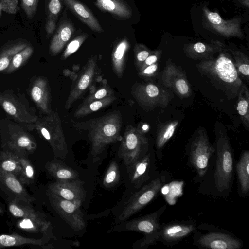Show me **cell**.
<instances>
[{"label":"cell","mask_w":249,"mask_h":249,"mask_svg":"<svg viewBox=\"0 0 249 249\" xmlns=\"http://www.w3.org/2000/svg\"><path fill=\"white\" fill-rule=\"evenodd\" d=\"M21 170L18 179L25 185L32 183L35 178V170L31 162L26 157H20Z\"/></svg>","instance_id":"obj_39"},{"label":"cell","mask_w":249,"mask_h":249,"mask_svg":"<svg viewBox=\"0 0 249 249\" xmlns=\"http://www.w3.org/2000/svg\"><path fill=\"white\" fill-rule=\"evenodd\" d=\"M236 171L239 182V190L244 196L249 191V152L243 151L236 165Z\"/></svg>","instance_id":"obj_29"},{"label":"cell","mask_w":249,"mask_h":249,"mask_svg":"<svg viewBox=\"0 0 249 249\" xmlns=\"http://www.w3.org/2000/svg\"><path fill=\"white\" fill-rule=\"evenodd\" d=\"M161 53V50L158 49L151 51L150 54L143 62L138 71L149 65L158 62V61L160 60V58Z\"/></svg>","instance_id":"obj_46"},{"label":"cell","mask_w":249,"mask_h":249,"mask_svg":"<svg viewBox=\"0 0 249 249\" xmlns=\"http://www.w3.org/2000/svg\"><path fill=\"white\" fill-rule=\"evenodd\" d=\"M160 78L163 86L178 96L184 98L191 95V86L185 73L171 61H167Z\"/></svg>","instance_id":"obj_13"},{"label":"cell","mask_w":249,"mask_h":249,"mask_svg":"<svg viewBox=\"0 0 249 249\" xmlns=\"http://www.w3.org/2000/svg\"><path fill=\"white\" fill-rule=\"evenodd\" d=\"M130 44L126 37L120 40L114 48L112 54V66L114 72L119 78L123 75L126 56Z\"/></svg>","instance_id":"obj_27"},{"label":"cell","mask_w":249,"mask_h":249,"mask_svg":"<svg viewBox=\"0 0 249 249\" xmlns=\"http://www.w3.org/2000/svg\"><path fill=\"white\" fill-rule=\"evenodd\" d=\"M116 99L115 97L111 95L89 103H82L75 110L74 116L75 117H82L97 111L108 106L113 103Z\"/></svg>","instance_id":"obj_33"},{"label":"cell","mask_w":249,"mask_h":249,"mask_svg":"<svg viewBox=\"0 0 249 249\" xmlns=\"http://www.w3.org/2000/svg\"><path fill=\"white\" fill-rule=\"evenodd\" d=\"M214 151L206 131L203 128L198 130L191 141L188 157L190 163L199 176L203 177L206 174L210 159Z\"/></svg>","instance_id":"obj_8"},{"label":"cell","mask_w":249,"mask_h":249,"mask_svg":"<svg viewBox=\"0 0 249 249\" xmlns=\"http://www.w3.org/2000/svg\"><path fill=\"white\" fill-rule=\"evenodd\" d=\"M240 2L243 5L246 6L247 7H249V0H239Z\"/></svg>","instance_id":"obj_50"},{"label":"cell","mask_w":249,"mask_h":249,"mask_svg":"<svg viewBox=\"0 0 249 249\" xmlns=\"http://www.w3.org/2000/svg\"><path fill=\"white\" fill-rule=\"evenodd\" d=\"M2 10V5H1V4L0 3V17L1 16Z\"/></svg>","instance_id":"obj_51"},{"label":"cell","mask_w":249,"mask_h":249,"mask_svg":"<svg viewBox=\"0 0 249 249\" xmlns=\"http://www.w3.org/2000/svg\"><path fill=\"white\" fill-rule=\"evenodd\" d=\"M178 124V121L170 120L162 123L159 125L156 138V147L158 159L160 158L162 149L173 136Z\"/></svg>","instance_id":"obj_30"},{"label":"cell","mask_w":249,"mask_h":249,"mask_svg":"<svg viewBox=\"0 0 249 249\" xmlns=\"http://www.w3.org/2000/svg\"><path fill=\"white\" fill-rule=\"evenodd\" d=\"M30 95L32 100L43 112L48 114L52 111L49 85L46 79L38 77L34 82Z\"/></svg>","instance_id":"obj_22"},{"label":"cell","mask_w":249,"mask_h":249,"mask_svg":"<svg viewBox=\"0 0 249 249\" xmlns=\"http://www.w3.org/2000/svg\"><path fill=\"white\" fill-rule=\"evenodd\" d=\"M8 136L6 145L8 150L20 157H26L33 153L36 148L34 138L19 126L8 125Z\"/></svg>","instance_id":"obj_15"},{"label":"cell","mask_w":249,"mask_h":249,"mask_svg":"<svg viewBox=\"0 0 249 249\" xmlns=\"http://www.w3.org/2000/svg\"><path fill=\"white\" fill-rule=\"evenodd\" d=\"M232 55L233 63L239 76L247 82L249 79V59L243 52L228 49Z\"/></svg>","instance_id":"obj_35"},{"label":"cell","mask_w":249,"mask_h":249,"mask_svg":"<svg viewBox=\"0 0 249 249\" xmlns=\"http://www.w3.org/2000/svg\"><path fill=\"white\" fill-rule=\"evenodd\" d=\"M56 29V21L55 20L47 18L45 25V30L48 36L52 35Z\"/></svg>","instance_id":"obj_49"},{"label":"cell","mask_w":249,"mask_h":249,"mask_svg":"<svg viewBox=\"0 0 249 249\" xmlns=\"http://www.w3.org/2000/svg\"><path fill=\"white\" fill-rule=\"evenodd\" d=\"M47 172L57 180L77 179L79 174L77 171L57 160L48 162L45 165Z\"/></svg>","instance_id":"obj_28"},{"label":"cell","mask_w":249,"mask_h":249,"mask_svg":"<svg viewBox=\"0 0 249 249\" xmlns=\"http://www.w3.org/2000/svg\"><path fill=\"white\" fill-rule=\"evenodd\" d=\"M0 182L14 196L15 199L31 203L34 198L26 191L23 184L13 174L0 168Z\"/></svg>","instance_id":"obj_24"},{"label":"cell","mask_w":249,"mask_h":249,"mask_svg":"<svg viewBox=\"0 0 249 249\" xmlns=\"http://www.w3.org/2000/svg\"><path fill=\"white\" fill-rule=\"evenodd\" d=\"M27 46V43L19 42L12 44L3 49L0 53V72L5 71L14 56Z\"/></svg>","instance_id":"obj_36"},{"label":"cell","mask_w":249,"mask_h":249,"mask_svg":"<svg viewBox=\"0 0 249 249\" xmlns=\"http://www.w3.org/2000/svg\"><path fill=\"white\" fill-rule=\"evenodd\" d=\"M166 208V205L148 214L133 219L124 226V229L142 233L143 237L135 243V248L147 249L158 242L160 224V219Z\"/></svg>","instance_id":"obj_5"},{"label":"cell","mask_w":249,"mask_h":249,"mask_svg":"<svg viewBox=\"0 0 249 249\" xmlns=\"http://www.w3.org/2000/svg\"><path fill=\"white\" fill-rule=\"evenodd\" d=\"M109 95H107V89L106 88H102L86 98L82 103L86 104L92 102L94 101L103 99Z\"/></svg>","instance_id":"obj_48"},{"label":"cell","mask_w":249,"mask_h":249,"mask_svg":"<svg viewBox=\"0 0 249 249\" xmlns=\"http://www.w3.org/2000/svg\"><path fill=\"white\" fill-rule=\"evenodd\" d=\"M196 230L192 220L174 221L160 224L158 241L167 246H173Z\"/></svg>","instance_id":"obj_14"},{"label":"cell","mask_w":249,"mask_h":249,"mask_svg":"<svg viewBox=\"0 0 249 249\" xmlns=\"http://www.w3.org/2000/svg\"><path fill=\"white\" fill-rule=\"evenodd\" d=\"M33 51V47L29 45L19 51L14 56L5 72L6 73H11L18 69L31 56Z\"/></svg>","instance_id":"obj_38"},{"label":"cell","mask_w":249,"mask_h":249,"mask_svg":"<svg viewBox=\"0 0 249 249\" xmlns=\"http://www.w3.org/2000/svg\"><path fill=\"white\" fill-rule=\"evenodd\" d=\"M64 4L80 21L97 33L104 32L91 11L77 0H64Z\"/></svg>","instance_id":"obj_21"},{"label":"cell","mask_w":249,"mask_h":249,"mask_svg":"<svg viewBox=\"0 0 249 249\" xmlns=\"http://www.w3.org/2000/svg\"><path fill=\"white\" fill-rule=\"evenodd\" d=\"M0 105L8 115L21 123H33L38 118L14 94L6 91L0 90Z\"/></svg>","instance_id":"obj_17"},{"label":"cell","mask_w":249,"mask_h":249,"mask_svg":"<svg viewBox=\"0 0 249 249\" xmlns=\"http://www.w3.org/2000/svg\"><path fill=\"white\" fill-rule=\"evenodd\" d=\"M83 184L78 179L57 180L49 184L47 192L81 205L86 196Z\"/></svg>","instance_id":"obj_16"},{"label":"cell","mask_w":249,"mask_h":249,"mask_svg":"<svg viewBox=\"0 0 249 249\" xmlns=\"http://www.w3.org/2000/svg\"><path fill=\"white\" fill-rule=\"evenodd\" d=\"M47 18L56 21L64 4V0H47Z\"/></svg>","instance_id":"obj_43"},{"label":"cell","mask_w":249,"mask_h":249,"mask_svg":"<svg viewBox=\"0 0 249 249\" xmlns=\"http://www.w3.org/2000/svg\"><path fill=\"white\" fill-rule=\"evenodd\" d=\"M96 56H92L88 60L83 71L71 89L64 107L69 109L72 105L80 98L91 83L96 68Z\"/></svg>","instance_id":"obj_18"},{"label":"cell","mask_w":249,"mask_h":249,"mask_svg":"<svg viewBox=\"0 0 249 249\" xmlns=\"http://www.w3.org/2000/svg\"><path fill=\"white\" fill-rule=\"evenodd\" d=\"M148 141L143 132L131 125L127 126L122 139L118 156L129 168L142 157Z\"/></svg>","instance_id":"obj_9"},{"label":"cell","mask_w":249,"mask_h":249,"mask_svg":"<svg viewBox=\"0 0 249 249\" xmlns=\"http://www.w3.org/2000/svg\"><path fill=\"white\" fill-rule=\"evenodd\" d=\"M159 62L149 65L138 71V75L143 78L149 79L155 76L158 72Z\"/></svg>","instance_id":"obj_45"},{"label":"cell","mask_w":249,"mask_h":249,"mask_svg":"<svg viewBox=\"0 0 249 249\" xmlns=\"http://www.w3.org/2000/svg\"><path fill=\"white\" fill-rule=\"evenodd\" d=\"M88 36L89 35L88 33H83L70 42L62 54V59H66L71 54L77 51L83 43H84L85 40L88 38Z\"/></svg>","instance_id":"obj_41"},{"label":"cell","mask_w":249,"mask_h":249,"mask_svg":"<svg viewBox=\"0 0 249 249\" xmlns=\"http://www.w3.org/2000/svg\"><path fill=\"white\" fill-rule=\"evenodd\" d=\"M39 0H21V6L30 19L35 16Z\"/></svg>","instance_id":"obj_44"},{"label":"cell","mask_w":249,"mask_h":249,"mask_svg":"<svg viewBox=\"0 0 249 249\" xmlns=\"http://www.w3.org/2000/svg\"><path fill=\"white\" fill-rule=\"evenodd\" d=\"M29 204L30 203L15 199L9 204V211L14 217L19 218L34 215L37 212Z\"/></svg>","instance_id":"obj_37"},{"label":"cell","mask_w":249,"mask_h":249,"mask_svg":"<svg viewBox=\"0 0 249 249\" xmlns=\"http://www.w3.org/2000/svg\"><path fill=\"white\" fill-rule=\"evenodd\" d=\"M151 153H147L140 157L128 168L129 179L136 188H139L148 181L152 170L155 168Z\"/></svg>","instance_id":"obj_19"},{"label":"cell","mask_w":249,"mask_h":249,"mask_svg":"<svg viewBox=\"0 0 249 249\" xmlns=\"http://www.w3.org/2000/svg\"><path fill=\"white\" fill-rule=\"evenodd\" d=\"M236 109L244 126L249 127V91L246 85L243 83L237 95Z\"/></svg>","instance_id":"obj_34"},{"label":"cell","mask_w":249,"mask_h":249,"mask_svg":"<svg viewBox=\"0 0 249 249\" xmlns=\"http://www.w3.org/2000/svg\"><path fill=\"white\" fill-rule=\"evenodd\" d=\"M3 213V210L2 209V208H1L0 207V214H2V213Z\"/></svg>","instance_id":"obj_52"},{"label":"cell","mask_w":249,"mask_h":249,"mask_svg":"<svg viewBox=\"0 0 249 249\" xmlns=\"http://www.w3.org/2000/svg\"><path fill=\"white\" fill-rule=\"evenodd\" d=\"M226 48L225 46L218 41H212L211 43L198 42L189 43L184 46L186 55L193 59L200 61L211 59L216 53Z\"/></svg>","instance_id":"obj_20"},{"label":"cell","mask_w":249,"mask_h":249,"mask_svg":"<svg viewBox=\"0 0 249 249\" xmlns=\"http://www.w3.org/2000/svg\"><path fill=\"white\" fill-rule=\"evenodd\" d=\"M165 175H159L148 183L142 186L126 203L119 220L124 221L147 206L154 199L166 182Z\"/></svg>","instance_id":"obj_6"},{"label":"cell","mask_w":249,"mask_h":249,"mask_svg":"<svg viewBox=\"0 0 249 249\" xmlns=\"http://www.w3.org/2000/svg\"><path fill=\"white\" fill-rule=\"evenodd\" d=\"M215 134L217 151L214 181L217 189L222 193L231 187L234 156L226 131L220 123L216 124Z\"/></svg>","instance_id":"obj_3"},{"label":"cell","mask_w":249,"mask_h":249,"mask_svg":"<svg viewBox=\"0 0 249 249\" xmlns=\"http://www.w3.org/2000/svg\"><path fill=\"white\" fill-rule=\"evenodd\" d=\"M47 195L52 207L71 228L78 231L85 228L83 213L80 209L81 205L49 192Z\"/></svg>","instance_id":"obj_10"},{"label":"cell","mask_w":249,"mask_h":249,"mask_svg":"<svg viewBox=\"0 0 249 249\" xmlns=\"http://www.w3.org/2000/svg\"><path fill=\"white\" fill-rule=\"evenodd\" d=\"M194 244L200 248L212 249H238L243 242L226 231H212L202 234L194 231Z\"/></svg>","instance_id":"obj_11"},{"label":"cell","mask_w":249,"mask_h":249,"mask_svg":"<svg viewBox=\"0 0 249 249\" xmlns=\"http://www.w3.org/2000/svg\"><path fill=\"white\" fill-rule=\"evenodd\" d=\"M50 226V222L43 218L39 213L20 218L17 223L19 229L30 233H46Z\"/></svg>","instance_id":"obj_26"},{"label":"cell","mask_w":249,"mask_h":249,"mask_svg":"<svg viewBox=\"0 0 249 249\" xmlns=\"http://www.w3.org/2000/svg\"><path fill=\"white\" fill-rule=\"evenodd\" d=\"M19 156L9 150L0 151V168L13 174L18 178L21 170Z\"/></svg>","instance_id":"obj_31"},{"label":"cell","mask_w":249,"mask_h":249,"mask_svg":"<svg viewBox=\"0 0 249 249\" xmlns=\"http://www.w3.org/2000/svg\"><path fill=\"white\" fill-rule=\"evenodd\" d=\"M75 31L72 23L69 20H63L55 31L49 46L52 55L58 54L70 40Z\"/></svg>","instance_id":"obj_23"},{"label":"cell","mask_w":249,"mask_h":249,"mask_svg":"<svg viewBox=\"0 0 249 249\" xmlns=\"http://www.w3.org/2000/svg\"><path fill=\"white\" fill-rule=\"evenodd\" d=\"M73 125L80 130L88 131L91 143V154L95 158L107 146L119 140L122 119L120 112L115 111L84 122H76Z\"/></svg>","instance_id":"obj_2"},{"label":"cell","mask_w":249,"mask_h":249,"mask_svg":"<svg viewBox=\"0 0 249 249\" xmlns=\"http://www.w3.org/2000/svg\"><path fill=\"white\" fill-rule=\"evenodd\" d=\"M151 50L141 43H136L134 48V56L136 68L139 70L142 65L149 56Z\"/></svg>","instance_id":"obj_42"},{"label":"cell","mask_w":249,"mask_h":249,"mask_svg":"<svg viewBox=\"0 0 249 249\" xmlns=\"http://www.w3.org/2000/svg\"><path fill=\"white\" fill-rule=\"evenodd\" d=\"M119 179V167L115 161H112L105 173L103 184L105 187L111 188L117 184Z\"/></svg>","instance_id":"obj_40"},{"label":"cell","mask_w":249,"mask_h":249,"mask_svg":"<svg viewBox=\"0 0 249 249\" xmlns=\"http://www.w3.org/2000/svg\"><path fill=\"white\" fill-rule=\"evenodd\" d=\"M94 4L102 12L122 20L129 19L132 15L131 8L123 0H96Z\"/></svg>","instance_id":"obj_25"},{"label":"cell","mask_w":249,"mask_h":249,"mask_svg":"<svg viewBox=\"0 0 249 249\" xmlns=\"http://www.w3.org/2000/svg\"><path fill=\"white\" fill-rule=\"evenodd\" d=\"M30 130H35L45 139L52 147L55 158L65 159L68 154V146L57 111H52L42 118H38L27 125Z\"/></svg>","instance_id":"obj_4"},{"label":"cell","mask_w":249,"mask_h":249,"mask_svg":"<svg viewBox=\"0 0 249 249\" xmlns=\"http://www.w3.org/2000/svg\"><path fill=\"white\" fill-rule=\"evenodd\" d=\"M2 5V10L8 13L14 14L18 9V0H0Z\"/></svg>","instance_id":"obj_47"},{"label":"cell","mask_w":249,"mask_h":249,"mask_svg":"<svg viewBox=\"0 0 249 249\" xmlns=\"http://www.w3.org/2000/svg\"><path fill=\"white\" fill-rule=\"evenodd\" d=\"M131 93L138 104L146 110L166 107L174 97L170 89L153 83L136 84L132 87Z\"/></svg>","instance_id":"obj_7"},{"label":"cell","mask_w":249,"mask_h":249,"mask_svg":"<svg viewBox=\"0 0 249 249\" xmlns=\"http://www.w3.org/2000/svg\"><path fill=\"white\" fill-rule=\"evenodd\" d=\"M203 15L206 28L214 33L226 37H235L242 39L243 34L240 28L241 18L223 19L218 13L203 8Z\"/></svg>","instance_id":"obj_12"},{"label":"cell","mask_w":249,"mask_h":249,"mask_svg":"<svg viewBox=\"0 0 249 249\" xmlns=\"http://www.w3.org/2000/svg\"><path fill=\"white\" fill-rule=\"evenodd\" d=\"M45 243L43 239L28 238L18 234H0V248L25 244L43 246Z\"/></svg>","instance_id":"obj_32"},{"label":"cell","mask_w":249,"mask_h":249,"mask_svg":"<svg viewBox=\"0 0 249 249\" xmlns=\"http://www.w3.org/2000/svg\"><path fill=\"white\" fill-rule=\"evenodd\" d=\"M200 73L207 76L230 98L237 96L243 82L226 48L214 58L200 61L196 64Z\"/></svg>","instance_id":"obj_1"}]
</instances>
